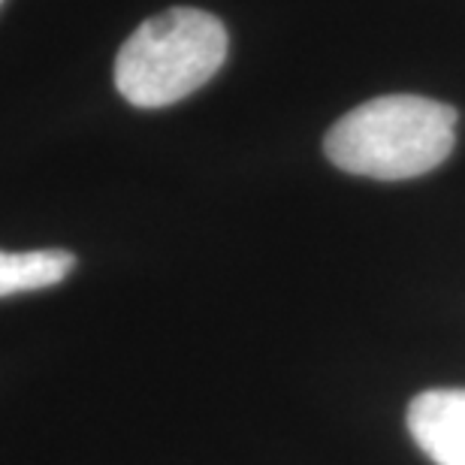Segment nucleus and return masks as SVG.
<instances>
[{"instance_id":"nucleus-1","label":"nucleus","mask_w":465,"mask_h":465,"mask_svg":"<svg viewBox=\"0 0 465 465\" xmlns=\"http://www.w3.org/2000/svg\"><path fill=\"white\" fill-rule=\"evenodd\" d=\"M457 143V109L417 94H387L330 127L323 152L339 170L402 182L441 166Z\"/></svg>"},{"instance_id":"nucleus-2","label":"nucleus","mask_w":465,"mask_h":465,"mask_svg":"<svg viewBox=\"0 0 465 465\" xmlns=\"http://www.w3.org/2000/svg\"><path fill=\"white\" fill-rule=\"evenodd\" d=\"M227 27L193 6L148 18L115 58V88L130 106L161 109L200 91L227 61Z\"/></svg>"},{"instance_id":"nucleus-3","label":"nucleus","mask_w":465,"mask_h":465,"mask_svg":"<svg viewBox=\"0 0 465 465\" xmlns=\"http://www.w3.org/2000/svg\"><path fill=\"white\" fill-rule=\"evenodd\" d=\"M408 432L439 465H465V390H426L408 405Z\"/></svg>"},{"instance_id":"nucleus-4","label":"nucleus","mask_w":465,"mask_h":465,"mask_svg":"<svg viewBox=\"0 0 465 465\" xmlns=\"http://www.w3.org/2000/svg\"><path fill=\"white\" fill-rule=\"evenodd\" d=\"M73 269H76V257L61 248L18 251V254L0 251V296L43 291L64 282Z\"/></svg>"},{"instance_id":"nucleus-5","label":"nucleus","mask_w":465,"mask_h":465,"mask_svg":"<svg viewBox=\"0 0 465 465\" xmlns=\"http://www.w3.org/2000/svg\"><path fill=\"white\" fill-rule=\"evenodd\" d=\"M0 4H4V0H0Z\"/></svg>"}]
</instances>
